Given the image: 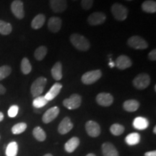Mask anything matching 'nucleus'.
<instances>
[{
  "label": "nucleus",
  "instance_id": "obj_1",
  "mask_svg": "<svg viewBox=\"0 0 156 156\" xmlns=\"http://www.w3.org/2000/svg\"><path fill=\"white\" fill-rule=\"evenodd\" d=\"M70 42L77 49L82 51H87L90 47V44L87 38L82 35L74 34L70 36Z\"/></svg>",
  "mask_w": 156,
  "mask_h": 156
},
{
  "label": "nucleus",
  "instance_id": "obj_2",
  "mask_svg": "<svg viewBox=\"0 0 156 156\" xmlns=\"http://www.w3.org/2000/svg\"><path fill=\"white\" fill-rule=\"evenodd\" d=\"M47 83V79L44 77H39L33 83L30 87V92L35 98L40 96L44 92L45 87Z\"/></svg>",
  "mask_w": 156,
  "mask_h": 156
},
{
  "label": "nucleus",
  "instance_id": "obj_3",
  "mask_svg": "<svg viewBox=\"0 0 156 156\" xmlns=\"http://www.w3.org/2000/svg\"><path fill=\"white\" fill-rule=\"evenodd\" d=\"M112 13L116 20L124 21L128 16L129 10L122 4L115 3L112 7Z\"/></svg>",
  "mask_w": 156,
  "mask_h": 156
},
{
  "label": "nucleus",
  "instance_id": "obj_4",
  "mask_svg": "<svg viewBox=\"0 0 156 156\" xmlns=\"http://www.w3.org/2000/svg\"><path fill=\"white\" fill-rule=\"evenodd\" d=\"M132 83L135 88L144 90L149 86L151 83V77L147 73H140L134 78Z\"/></svg>",
  "mask_w": 156,
  "mask_h": 156
},
{
  "label": "nucleus",
  "instance_id": "obj_5",
  "mask_svg": "<svg viewBox=\"0 0 156 156\" xmlns=\"http://www.w3.org/2000/svg\"><path fill=\"white\" fill-rule=\"evenodd\" d=\"M101 76H102V73L100 69L92 70L84 73L81 77V80L82 83L85 85H92L98 80Z\"/></svg>",
  "mask_w": 156,
  "mask_h": 156
},
{
  "label": "nucleus",
  "instance_id": "obj_6",
  "mask_svg": "<svg viewBox=\"0 0 156 156\" xmlns=\"http://www.w3.org/2000/svg\"><path fill=\"white\" fill-rule=\"evenodd\" d=\"M127 44L129 47L134 48V49L144 50L148 47L147 42L143 38L139 36L130 37L127 41Z\"/></svg>",
  "mask_w": 156,
  "mask_h": 156
},
{
  "label": "nucleus",
  "instance_id": "obj_7",
  "mask_svg": "<svg viewBox=\"0 0 156 156\" xmlns=\"http://www.w3.org/2000/svg\"><path fill=\"white\" fill-rule=\"evenodd\" d=\"M81 103L82 98L78 94H73L69 98H66L63 101L64 106L69 110L78 108L81 106Z\"/></svg>",
  "mask_w": 156,
  "mask_h": 156
},
{
  "label": "nucleus",
  "instance_id": "obj_8",
  "mask_svg": "<svg viewBox=\"0 0 156 156\" xmlns=\"http://www.w3.org/2000/svg\"><path fill=\"white\" fill-rule=\"evenodd\" d=\"M11 10L17 19L21 20L25 17V10L23 2L21 0H15L11 4Z\"/></svg>",
  "mask_w": 156,
  "mask_h": 156
},
{
  "label": "nucleus",
  "instance_id": "obj_9",
  "mask_svg": "<svg viewBox=\"0 0 156 156\" xmlns=\"http://www.w3.org/2000/svg\"><path fill=\"white\" fill-rule=\"evenodd\" d=\"M106 20V16L104 13L101 12H96L92 13L87 17V23L89 25L95 26V25H101L104 23Z\"/></svg>",
  "mask_w": 156,
  "mask_h": 156
},
{
  "label": "nucleus",
  "instance_id": "obj_10",
  "mask_svg": "<svg viewBox=\"0 0 156 156\" xmlns=\"http://www.w3.org/2000/svg\"><path fill=\"white\" fill-rule=\"evenodd\" d=\"M85 129L87 134L92 137H97L101 134V126L94 121H88L85 124Z\"/></svg>",
  "mask_w": 156,
  "mask_h": 156
},
{
  "label": "nucleus",
  "instance_id": "obj_11",
  "mask_svg": "<svg viewBox=\"0 0 156 156\" xmlns=\"http://www.w3.org/2000/svg\"><path fill=\"white\" fill-rule=\"evenodd\" d=\"M96 102L101 106H110L114 102V97L108 93H101L96 96Z\"/></svg>",
  "mask_w": 156,
  "mask_h": 156
},
{
  "label": "nucleus",
  "instance_id": "obj_12",
  "mask_svg": "<svg viewBox=\"0 0 156 156\" xmlns=\"http://www.w3.org/2000/svg\"><path fill=\"white\" fill-rule=\"evenodd\" d=\"M58 114H59V108L58 107L54 106L48 109L43 115V122L45 123V124H48V123L51 122L52 121L55 119L56 117L58 116Z\"/></svg>",
  "mask_w": 156,
  "mask_h": 156
},
{
  "label": "nucleus",
  "instance_id": "obj_13",
  "mask_svg": "<svg viewBox=\"0 0 156 156\" xmlns=\"http://www.w3.org/2000/svg\"><path fill=\"white\" fill-rule=\"evenodd\" d=\"M50 6L54 12H63L67 9V0H50Z\"/></svg>",
  "mask_w": 156,
  "mask_h": 156
},
{
  "label": "nucleus",
  "instance_id": "obj_14",
  "mask_svg": "<svg viewBox=\"0 0 156 156\" xmlns=\"http://www.w3.org/2000/svg\"><path fill=\"white\" fill-rule=\"evenodd\" d=\"M132 62L130 58L126 55H121L117 57L115 62V65L119 69H126L132 66Z\"/></svg>",
  "mask_w": 156,
  "mask_h": 156
},
{
  "label": "nucleus",
  "instance_id": "obj_15",
  "mask_svg": "<svg viewBox=\"0 0 156 156\" xmlns=\"http://www.w3.org/2000/svg\"><path fill=\"white\" fill-rule=\"evenodd\" d=\"M73 128V124L69 117H65L60 122L58 126V132L61 134H65L71 131Z\"/></svg>",
  "mask_w": 156,
  "mask_h": 156
},
{
  "label": "nucleus",
  "instance_id": "obj_16",
  "mask_svg": "<svg viewBox=\"0 0 156 156\" xmlns=\"http://www.w3.org/2000/svg\"><path fill=\"white\" fill-rule=\"evenodd\" d=\"M62 28V20L58 17H51L48 21V28L51 32L58 33Z\"/></svg>",
  "mask_w": 156,
  "mask_h": 156
},
{
  "label": "nucleus",
  "instance_id": "obj_17",
  "mask_svg": "<svg viewBox=\"0 0 156 156\" xmlns=\"http://www.w3.org/2000/svg\"><path fill=\"white\" fill-rule=\"evenodd\" d=\"M102 153L103 156H119L115 146L108 142L102 145Z\"/></svg>",
  "mask_w": 156,
  "mask_h": 156
},
{
  "label": "nucleus",
  "instance_id": "obj_18",
  "mask_svg": "<svg viewBox=\"0 0 156 156\" xmlns=\"http://www.w3.org/2000/svg\"><path fill=\"white\" fill-rule=\"evenodd\" d=\"M62 87V85L61 83H54L52 87H51L49 91L46 93V95H45V98L48 101H52L53 99L55 98L58 95V93L61 91V89Z\"/></svg>",
  "mask_w": 156,
  "mask_h": 156
},
{
  "label": "nucleus",
  "instance_id": "obj_19",
  "mask_svg": "<svg viewBox=\"0 0 156 156\" xmlns=\"http://www.w3.org/2000/svg\"><path fill=\"white\" fill-rule=\"evenodd\" d=\"M80 145V140L77 136H73L65 143L64 148L67 153H73Z\"/></svg>",
  "mask_w": 156,
  "mask_h": 156
},
{
  "label": "nucleus",
  "instance_id": "obj_20",
  "mask_svg": "<svg viewBox=\"0 0 156 156\" xmlns=\"http://www.w3.org/2000/svg\"><path fill=\"white\" fill-rule=\"evenodd\" d=\"M149 126V122L146 118L144 117H136L134 119L133 126L138 130H144L147 129Z\"/></svg>",
  "mask_w": 156,
  "mask_h": 156
},
{
  "label": "nucleus",
  "instance_id": "obj_21",
  "mask_svg": "<svg viewBox=\"0 0 156 156\" xmlns=\"http://www.w3.org/2000/svg\"><path fill=\"white\" fill-rule=\"evenodd\" d=\"M140 107V103L139 101L133 100V99H131V100L126 101L125 102L123 103V108L125 111L128 112H136Z\"/></svg>",
  "mask_w": 156,
  "mask_h": 156
},
{
  "label": "nucleus",
  "instance_id": "obj_22",
  "mask_svg": "<svg viewBox=\"0 0 156 156\" xmlns=\"http://www.w3.org/2000/svg\"><path fill=\"white\" fill-rule=\"evenodd\" d=\"M52 77L55 80H60L62 78V64L60 62H57L54 64L51 68Z\"/></svg>",
  "mask_w": 156,
  "mask_h": 156
},
{
  "label": "nucleus",
  "instance_id": "obj_23",
  "mask_svg": "<svg viewBox=\"0 0 156 156\" xmlns=\"http://www.w3.org/2000/svg\"><path fill=\"white\" fill-rule=\"evenodd\" d=\"M46 21V17L44 14H38L34 17L31 22V27L35 30L41 28Z\"/></svg>",
  "mask_w": 156,
  "mask_h": 156
},
{
  "label": "nucleus",
  "instance_id": "obj_24",
  "mask_svg": "<svg viewBox=\"0 0 156 156\" xmlns=\"http://www.w3.org/2000/svg\"><path fill=\"white\" fill-rule=\"evenodd\" d=\"M142 9L147 13H155L156 12V2L153 0H147L142 4Z\"/></svg>",
  "mask_w": 156,
  "mask_h": 156
},
{
  "label": "nucleus",
  "instance_id": "obj_25",
  "mask_svg": "<svg viewBox=\"0 0 156 156\" xmlns=\"http://www.w3.org/2000/svg\"><path fill=\"white\" fill-rule=\"evenodd\" d=\"M125 142L129 145H137L140 142V135L136 132H133L128 134L125 138Z\"/></svg>",
  "mask_w": 156,
  "mask_h": 156
},
{
  "label": "nucleus",
  "instance_id": "obj_26",
  "mask_svg": "<svg viewBox=\"0 0 156 156\" xmlns=\"http://www.w3.org/2000/svg\"><path fill=\"white\" fill-rule=\"evenodd\" d=\"M47 52L48 49L46 46H39V47L37 48L36 51H35L34 56L38 61H42V60L45 58V56H46V54H47Z\"/></svg>",
  "mask_w": 156,
  "mask_h": 156
},
{
  "label": "nucleus",
  "instance_id": "obj_27",
  "mask_svg": "<svg viewBox=\"0 0 156 156\" xmlns=\"http://www.w3.org/2000/svg\"><path fill=\"white\" fill-rule=\"evenodd\" d=\"M33 134L36 139L39 142H44L46 138V134L45 133L44 130L40 126H36L34 129Z\"/></svg>",
  "mask_w": 156,
  "mask_h": 156
},
{
  "label": "nucleus",
  "instance_id": "obj_28",
  "mask_svg": "<svg viewBox=\"0 0 156 156\" xmlns=\"http://www.w3.org/2000/svg\"><path fill=\"white\" fill-rule=\"evenodd\" d=\"M18 151V145L16 142H12L8 144L6 148V155L7 156H16Z\"/></svg>",
  "mask_w": 156,
  "mask_h": 156
},
{
  "label": "nucleus",
  "instance_id": "obj_29",
  "mask_svg": "<svg viewBox=\"0 0 156 156\" xmlns=\"http://www.w3.org/2000/svg\"><path fill=\"white\" fill-rule=\"evenodd\" d=\"M21 71L24 75H28L32 70V66L30 63V61L28 60V58L24 57L21 62Z\"/></svg>",
  "mask_w": 156,
  "mask_h": 156
},
{
  "label": "nucleus",
  "instance_id": "obj_30",
  "mask_svg": "<svg viewBox=\"0 0 156 156\" xmlns=\"http://www.w3.org/2000/svg\"><path fill=\"white\" fill-rule=\"evenodd\" d=\"M12 30V27L10 23L5 22L3 20H0V34L9 35Z\"/></svg>",
  "mask_w": 156,
  "mask_h": 156
},
{
  "label": "nucleus",
  "instance_id": "obj_31",
  "mask_svg": "<svg viewBox=\"0 0 156 156\" xmlns=\"http://www.w3.org/2000/svg\"><path fill=\"white\" fill-rule=\"evenodd\" d=\"M48 101L45 98L44 96H38L35 98L33 101V106L36 108H41L47 104Z\"/></svg>",
  "mask_w": 156,
  "mask_h": 156
},
{
  "label": "nucleus",
  "instance_id": "obj_32",
  "mask_svg": "<svg viewBox=\"0 0 156 156\" xmlns=\"http://www.w3.org/2000/svg\"><path fill=\"white\" fill-rule=\"evenodd\" d=\"M110 131L113 135L119 136L124 132V126L119 124H114L111 126Z\"/></svg>",
  "mask_w": 156,
  "mask_h": 156
},
{
  "label": "nucleus",
  "instance_id": "obj_33",
  "mask_svg": "<svg viewBox=\"0 0 156 156\" xmlns=\"http://www.w3.org/2000/svg\"><path fill=\"white\" fill-rule=\"evenodd\" d=\"M27 128V124L25 123L21 122L15 124L12 128V132L14 134H19L25 131Z\"/></svg>",
  "mask_w": 156,
  "mask_h": 156
},
{
  "label": "nucleus",
  "instance_id": "obj_34",
  "mask_svg": "<svg viewBox=\"0 0 156 156\" xmlns=\"http://www.w3.org/2000/svg\"><path fill=\"white\" fill-rule=\"evenodd\" d=\"M12 73V69L9 66L5 65L0 67V80L7 77Z\"/></svg>",
  "mask_w": 156,
  "mask_h": 156
},
{
  "label": "nucleus",
  "instance_id": "obj_35",
  "mask_svg": "<svg viewBox=\"0 0 156 156\" xmlns=\"http://www.w3.org/2000/svg\"><path fill=\"white\" fill-rule=\"evenodd\" d=\"M94 0H82L81 6L85 10H88L92 8Z\"/></svg>",
  "mask_w": 156,
  "mask_h": 156
},
{
  "label": "nucleus",
  "instance_id": "obj_36",
  "mask_svg": "<svg viewBox=\"0 0 156 156\" xmlns=\"http://www.w3.org/2000/svg\"><path fill=\"white\" fill-rule=\"evenodd\" d=\"M18 111H19V107L16 106V105H13V106H12L10 108H9L8 116L9 117H11V118L15 117L17 115Z\"/></svg>",
  "mask_w": 156,
  "mask_h": 156
},
{
  "label": "nucleus",
  "instance_id": "obj_37",
  "mask_svg": "<svg viewBox=\"0 0 156 156\" xmlns=\"http://www.w3.org/2000/svg\"><path fill=\"white\" fill-rule=\"evenodd\" d=\"M148 58L151 61H155L156 60V50L153 49L148 54Z\"/></svg>",
  "mask_w": 156,
  "mask_h": 156
},
{
  "label": "nucleus",
  "instance_id": "obj_38",
  "mask_svg": "<svg viewBox=\"0 0 156 156\" xmlns=\"http://www.w3.org/2000/svg\"><path fill=\"white\" fill-rule=\"evenodd\" d=\"M145 156H156V151H149L145 153Z\"/></svg>",
  "mask_w": 156,
  "mask_h": 156
},
{
  "label": "nucleus",
  "instance_id": "obj_39",
  "mask_svg": "<svg viewBox=\"0 0 156 156\" xmlns=\"http://www.w3.org/2000/svg\"><path fill=\"white\" fill-rule=\"evenodd\" d=\"M5 93H6L5 87H4L2 85H1V84H0V95L5 94Z\"/></svg>",
  "mask_w": 156,
  "mask_h": 156
},
{
  "label": "nucleus",
  "instance_id": "obj_40",
  "mask_svg": "<svg viewBox=\"0 0 156 156\" xmlns=\"http://www.w3.org/2000/svg\"><path fill=\"white\" fill-rule=\"evenodd\" d=\"M110 62H109V67H110L111 68H113L115 66V63H114V62H112V60H110Z\"/></svg>",
  "mask_w": 156,
  "mask_h": 156
},
{
  "label": "nucleus",
  "instance_id": "obj_41",
  "mask_svg": "<svg viewBox=\"0 0 156 156\" xmlns=\"http://www.w3.org/2000/svg\"><path fill=\"white\" fill-rule=\"evenodd\" d=\"M4 119V114L3 113L0 112V122H2Z\"/></svg>",
  "mask_w": 156,
  "mask_h": 156
},
{
  "label": "nucleus",
  "instance_id": "obj_42",
  "mask_svg": "<svg viewBox=\"0 0 156 156\" xmlns=\"http://www.w3.org/2000/svg\"><path fill=\"white\" fill-rule=\"evenodd\" d=\"M86 156H95V155H94V154H93V153H89V154H87Z\"/></svg>",
  "mask_w": 156,
  "mask_h": 156
},
{
  "label": "nucleus",
  "instance_id": "obj_43",
  "mask_svg": "<svg viewBox=\"0 0 156 156\" xmlns=\"http://www.w3.org/2000/svg\"><path fill=\"white\" fill-rule=\"evenodd\" d=\"M153 133H154V134H156V126H154V129H153Z\"/></svg>",
  "mask_w": 156,
  "mask_h": 156
},
{
  "label": "nucleus",
  "instance_id": "obj_44",
  "mask_svg": "<svg viewBox=\"0 0 156 156\" xmlns=\"http://www.w3.org/2000/svg\"><path fill=\"white\" fill-rule=\"evenodd\" d=\"M44 156H53L51 155V154H46V155H44Z\"/></svg>",
  "mask_w": 156,
  "mask_h": 156
},
{
  "label": "nucleus",
  "instance_id": "obj_45",
  "mask_svg": "<svg viewBox=\"0 0 156 156\" xmlns=\"http://www.w3.org/2000/svg\"><path fill=\"white\" fill-rule=\"evenodd\" d=\"M155 91H156V85H155Z\"/></svg>",
  "mask_w": 156,
  "mask_h": 156
},
{
  "label": "nucleus",
  "instance_id": "obj_46",
  "mask_svg": "<svg viewBox=\"0 0 156 156\" xmlns=\"http://www.w3.org/2000/svg\"><path fill=\"white\" fill-rule=\"evenodd\" d=\"M126 1H132V0H126Z\"/></svg>",
  "mask_w": 156,
  "mask_h": 156
}]
</instances>
